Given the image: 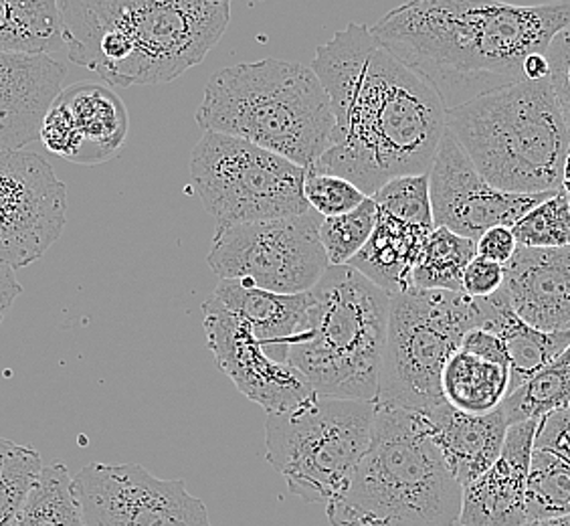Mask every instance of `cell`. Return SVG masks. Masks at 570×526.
<instances>
[{
	"mask_svg": "<svg viewBox=\"0 0 570 526\" xmlns=\"http://www.w3.org/2000/svg\"><path fill=\"white\" fill-rule=\"evenodd\" d=\"M309 67L334 114L328 150L309 168L351 181L366 197L396 176L428 175L448 110L371 29L346 25L320 45Z\"/></svg>",
	"mask_w": 570,
	"mask_h": 526,
	"instance_id": "cell-1",
	"label": "cell"
},
{
	"mask_svg": "<svg viewBox=\"0 0 570 526\" xmlns=\"http://www.w3.org/2000/svg\"><path fill=\"white\" fill-rule=\"evenodd\" d=\"M569 22L570 0H406L371 31L450 111L522 81L528 57L547 53Z\"/></svg>",
	"mask_w": 570,
	"mask_h": 526,
	"instance_id": "cell-2",
	"label": "cell"
},
{
	"mask_svg": "<svg viewBox=\"0 0 570 526\" xmlns=\"http://www.w3.org/2000/svg\"><path fill=\"white\" fill-rule=\"evenodd\" d=\"M67 57L110 88L168 84L209 56L230 0H57Z\"/></svg>",
	"mask_w": 570,
	"mask_h": 526,
	"instance_id": "cell-3",
	"label": "cell"
},
{
	"mask_svg": "<svg viewBox=\"0 0 570 526\" xmlns=\"http://www.w3.org/2000/svg\"><path fill=\"white\" fill-rule=\"evenodd\" d=\"M461 500L463 486L431 438L428 419L376 406L371 448L326 513L332 526H453Z\"/></svg>",
	"mask_w": 570,
	"mask_h": 526,
	"instance_id": "cell-4",
	"label": "cell"
},
{
	"mask_svg": "<svg viewBox=\"0 0 570 526\" xmlns=\"http://www.w3.org/2000/svg\"><path fill=\"white\" fill-rule=\"evenodd\" d=\"M197 124L309 168L328 150L334 114L312 67L269 57L210 77Z\"/></svg>",
	"mask_w": 570,
	"mask_h": 526,
	"instance_id": "cell-5",
	"label": "cell"
},
{
	"mask_svg": "<svg viewBox=\"0 0 570 526\" xmlns=\"http://www.w3.org/2000/svg\"><path fill=\"white\" fill-rule=\"evenodd\" d=\"M448 130L495 188L562 191L570 132L549 79H522L448 111Z\"/></svg>",
	"mask_w": 570,
	"mask_h": 526,
	"instance_id": "cell-6",
	"label": "cell"
},
{
	"mask_svg": "<svg viewBox=\"0 0 570 526\" xmlns=\"http://www.w3.org/2000/svg\"><path fill=\"white\" fill-rule=\"evenodd\" d=\"M391 294L351 265L324 272L309 306L287 340V364L314 393L376 401Z\"/></svg>",
	"mask_w": 570,
	"mask_h": 526,
	"instance_id": "cell-7",
	"label": "cell"
},
{
	"mask_svg": "<svg viewBox=\"0 0 570 526\" xmlns=\"http://www.w3.org/2000/svg\"><path fill=\"white\" fill-rule=\"evenodd\" d=\"M483 327L480 300L411 285L391 296L376 406L428 413L445 403L441 374L472 329Z\"/></svg>",
	"mask_w": 570,
	"mask_h": 526,
	"instance_id": "cell-8",
	"label": "cell"
},
{
	"mask_svg": "<svg viewBox=\"0 0 570 526\" xmlns=\"http://www.w3.org/2000/svg\"><path fill=\"white\" fill-rule=\"evenodd\" d=\"M374 417V401L318 393L294 409L267 413V461L299 500L328 505L346 490L371 448Z\"/></svg>",
	"mask_w": 570,
	"mask_h": 526,
	"instance_id": "cell-9",
	"label": "cell"
},
{
	"mask_svg": "<svg viewBox=\"0 0 570 526\" xmlns=\"http://www.w3.org/2000/svg\"><path fill=\"white\" fill-rule=\"evenodd\" d=\"M306 168L235 136L203 132L190 183L217 230L304 215Z\"/></svg>",
	"mask_w": 570,
	"mask_h": 526,
	"instance_id": "cell-10",
	"label": "cell"
},
{
	"mask_svg": "<svg viewBox=\"0 0 570 526\" xmlns=\"http://www.w3.org/2000/svg\"><path fill=\"white\" fill-rule=\"evenodd\" d=\"M316 211L215 231L210 272L275 294H306L328 270Z\"/></svg>",
	"mask_w": 570,
	"mask_h": 526,
	"instance_id": "cell-11",
	"label": "cell"
},
{
	"mask_svg": "<svg viewBox=\"0 0 570 526\" xmlns=\"http://www.w3.org/2000/svg\"><path fill=\"white\" fill-rule=\"evenodd\" d=\"M83 526H210L185 480H163L140 464H88L73 476Z\"/></svg>",
	"mask_w": 570,
	"mask_h": 526,
	"instance_id": "cell-12",
	"label": "cell"
},
{
	"mask_svg": "<svg viewBox=\"0 0 570 526\" xmlns=\"http://www.w3.org/2000/svg\"><path fill=\"white\" fill-rule=\"evenodd\" d=\"M67 223V187L37 154L0 150V263L12 270L43 257Z\"/></svg>",
	"mask_w": 570,
	"mask_h": 526,
	"instance_id": "cell-13",
	"label": "cell"
},
{
	"mask_svg": "<svg viewBox=\"0 0 570 526\" xmlns=\"http://www.w3.org/2000/svg\"><path fill=\"white\" fill-rule=\"evenodd\" d=\"M429 195L435 227H448L478 242L498 225L514 227L530 208L554 193L520 195L495 188L475 168L458 138L445 130L429 168Z\"/></svg>",
	"mask_w": 570,
	"mask_h": 526,
	"instance_id": "cell-14",
	"label": "cell"
},
{
	"mask_svg": "<svg viewBox=\"0 0 570 526\" xmlns=\"http://www.w3.org/2000/svg\"><path fill=\"white\" fill-rule=\"evenodd\" d=\"M203 314L207 344L219 371L249 401L264 407L267 413H277L302 406L316 394L304 374L287 362L274 361L252 327L220 308L213 298L203 304Z\"/></svg>",
	"mask_w": 570,
	"mask_h": 526,
	"instance_id": "cell-15",
	"label": "cell"
},
{
	"mask_svg": "<svg viewBox=\"0 0 570 526\" xmlns=\"http://www.w3.org/2000/svg\"><path fill=\"white\" fill-rule=\"evenodd\" d=\"M128 128V110L114 88L83 81L59 91L45 111L39 140L69 163L101 165L120 153Z\"/></svg>",
	"mask_w": 570,
	"mask_h": 526,
	"instance_id": "cell-16",
	"label": "cell"
},
{
	"mask_svg": "<svg viewBox=\"0 0 570 526\" xmlns=\"http://www.w3.org/2000/svg\"><path fill=\"white\" fill-rule=\"evenodd\" d=\"M538 419L508 428L500 458L463 486L461 526L527 525V484Z\"/></svg>",
	"mask_w": 570,
	"mask_h": 526,
	"instance_id": "cell-17",
	"label": "cell"
},
{
	"mask_svg": "<svg viewBox=\"0 0 570 526\" xmlns=\"http://www.w3.org/2000/svg\"><path fill=\"white\" fill-rule=\"evenodd\" d=\"M502 290L520 320L547 332L570 330V245L515 247Z\"/></svg>",
	"mask_w": 570,
	"mask_h": 526,
	"instance_id": "cell-18",
	"label": "cell"
},
{
	"mask_svg": "<svg viewBox=\"0 0 570 526\" xmlns=\"http://www.w3.org/2000/svg\"><path fill=\"white\" fill-rule=\"evenodd\" d=\"M66 74L53 57L0 53V150H22L39 138Z\"/></svg>",
	"mask_w": 570,
	"mask_h": 526,
	"instance_id": "cell-19",
	"label": "cell"
},
{
	"mask_svg": "<svg viewBox=\"0 0 570 526\" xmlns=\"http://www.w3.org/2000/svg\"><path fill=\"white\" fill-rule=\"evenodd\" d=\"M421 416L428 419L429 434L461 486L480 478L500 458L510 428L502 407L473 416L445 401Z\"/></svg>",
	"mask_w": 570,
	"mask_h": 526,
	"instance_id": "cell-20",
	"label": "cell"
},
{
	"mask_svg": "<svg viewBox=\"0 0 570 526\" xmlns=\"http://www.w3.org/2000/svg\"><path fill=\"white\" fill-rule=\"evenodd\" d=\"M213 300L252 327L265 352L277 362H287V340L294 337L309 306L306 294H275L237 280H219Z\"/></svg>",
	"mask_w": 570,
	"mask_h": 526,
	"instance_id": "cell-21",
	"label": "cell"
},
{
	"mask_svg": "<svg viewBox=\"0 0 570 526\" xmlns=\"http://www.w3.org/2000/svg\"><path fill=\"white\" fill-rule=\"evenodd\" d=\"M431 231L379 211L371 240L348 265L395 296L413 285V270Z\"/></svg>",
	"mask_w": 570,
	"mask_h": 526,
	"instance_id": "cell-22",
	"label": "cell"
},
{
	"mask_svg": "<svg viewBox=\"0 0 570 526\" xmlns=\"http://www.w3.org/2000/svg\"><path fill=\"white\" fill-rule=\"evenodd\" d=\"M483 310V329L494 330L504 340L510 361V391L527 383L530 377L554 361L570 344V330L547 332L527 324L515 314L504 290L480 300Z\"/></svg>",
	"mask_w": 570,
	"mask_h": 526,
	"instance_id": "cell-23",
	"label": "cell"
},
{
	"mask_svg": "<svg viewBox=\"0 0 570 526\" xmlns=\"http://www.w3.org/2000/svg\"><path fill=\"white\" fill-rule=\"evenodd\" d=\"M441 393L463 413H490L510 393V367L458 349L441 374Z\"/></svg>",
	"mask_w": 570,
	"mask_h": 526,
	"instance_id": "cell-24",
	"label": "cell"
},
{
	"mask_svg": "<svg viewBox=\"0 0 570 526\" xmlns=\"http://www.w3.org/2000/svg\"><path fill=\"white\" fill-rule=\"evenodd\" d=\"M61 49L57 0H0V53L53 57Z\"/></svg>",
	"mask_w": 570,
	"mask_h": 526,
	"instance_id": "cell-25",
	"label": "cell"
},
{
	"mask_svg": "<svg viewBox=\"0 0 570 526\" xmlns=\"http://www.w3.org/2000/svg\"><path fill=\"white\" fill-rule=\"evenodd\" d=\"M500 407L508 419V426L569 409L570 344L554 361L530 377L527 383L510 391Z\"/></svg>",
	"mask_w": 570,
	"mask_h": 526,
	"instance_id": "cell-26",
	"label": "cell"
},
{
	"mask_svg": "<svg viewBox=\"0 0 570 526\" xmlns=\"http://www.w3.org/2000/svg\"><path fill=\"white\" fill-rule=\"evenodd\" d=\"M12 526H83L73 476L66 464L43 466L39 483L35 484Z\"/></svg>",
	"mask_w": 570,
	"mask_h": 526,
	"instance_id": "cell-27",
	"label": "cell"
},
{
	"mask_svg": "<svg viewBox=\"0 0 570 526\" xmlns=\"http://www.w3.org/2000/svg\"><path fill=\"white\" fill-rule=\"evenodd\" d=\"M478 255L475 242L448 227H435L413 270V285L423 290L461 292V280L468 263Z\"/></svg>",
	"mask_w": 570,
	"mask_h": 526,
	"instance_id": "cell-28",
	"label": "cell"
},
{
	"mask_svg": "<svg viewBox=\"0 0 570 526\" xmlns=\"http://www.w3.org/2000/svg\"><path fill=\"white\" fill-rule=\"evenodd\" d=\"M564 516H570V461L534 448L527 484L528 523Z\"/></svg>",
	"mask_w": 570,
	"mask_h": 526,
	"instance_id": "cell-29",
	"label": "cell"
},
{
	"mask_svg": "<svg viewBox=\"0 0 570 526\" xmlns=\"http://www.w3.org/2000/svg\"><path fill=\"white\" fill-rule=\"evenodd\" d=\"M43 471L41 454L0 438V526H12Z\"/></svg>",
	"mask_w": 570,
	"mask_h": 526,
	"instance_id": "cell-30",
	"label": "cell"
},
{
	"mask_svg": "<svg viewBox=\"0 0 570 526\" xmlns=\"http://www.w3.org/2000/svg\"><path fill=\"white\" fill-rule=\"evenodd\" d=\"M379 217V207L373 197H366L361 205L344 215L322 217L320 243L326 252L332 267L348 265L352 257L361 252L373 235Z\"/></svg>",
	"mask_w": 570,
	"mask_h": 526,
	"instance_id": "cell-31",
	"label": "cell"
},
{
	"mask_svg": "<svg viewBox=\"0 0 570 526\" xmlns=\"http://www.w3.org/2000/svg\"><path fill=\"white\" fill-rule=\"evenodd\" d=\"M515 243L522 247H567L570 245V201L564 191L530 208L514 227Z\"/></svg>",
	"mask_w": 570,
	"mask_h": 526,
	"instance_id": "cell-32",
	"label": "cell"
},
{
	"mask_svg": "<svg viewBox=\"0 0 570 526\" xmlns=\"http://www.w3.org/2000/svg\"><path fill=\"white\" fill-rule=\"evenodd\" d=\"M379 211L395 220L435 230L428 175L396 176L373 195Z\"/></svg>",
	"mask_w": 570,
	"mask_h": 526,
	"instance_id": "cell-33",
	"label": "cell"
},
{
	"mask_svg": "<svg viewBox=\"0 0 570 526\" xmlns=\"http://www.w3.org/2000/svg\"><path fill=\"white\" fill-rule=\"evenodd\" d=\"M304 197L309 208L316 211L320 217H336L358 207L366 195L342 176L306 168Z\"/></svg>",
	"mask_w": 570,
	"mask_h": 526,
	"instance_id": "cell-34",
	"label": "cell"
},
{
	"mask_svg": "<svg viewBox=\"0 0 570 526\" xmlns=\"http://www.w3.org/2000/svg\"><path fill=\"white\" fill-rule=\"evenodd\" d=\"M547 59L550 86L570 132V22L550 41Z\"/></svg>",
	"mask_w": 570,
	"mask_h": 526,
	"instance_id": "cell-35",
	"label": "cell"
},
{
	"mask_svg": "<svg viewBox=\"0 0 570 526\" xmlns=\"http://www.w3.org/2000/svg\"><path fill=\"white\" fill-rule=\"evenodd\" d=\"M505 280V267L500 263L485 260L482 255H475L472 262L468 263L463 280H461V292L473 300H482L498 294L502 290Z\"/></svg>",
	"mask_w": 570,
	"mask_h": 526,
	"instance_id": "cell-36",
	"label": "cell"
},
{
	"mask_svg": "<svg viewBox=\"0 0 570 526\" xmlns=\"http://www.w3.org/2000/svg\"><path fill=\"white\" fill-rule=\"evenodd\" d=\"M534 448L570 461V407L538 419Z\"/></svg>",
	"mask_w": 570,
	"mask_h": 526,
	"instance_id": "cell-37",
	"label": "cell"
},
{
	"mask_svg": "<svg viewBox=\"0 0 570 526\" xmlns=\"http://www.w3.org/2000/svg\"><path fill=\"white\" fill-rule=\"evenodd\" d=\"M515 247H518V243H515L512 227H505V225H498V227L485 231L482 237L475 242L478 255L500 263V265H505L514 257Z\"/></svg>",
	"mask_w": 570,
	"mask_h": 526,
	"instance_id": "cell-38",
	"label": "cell"
},
{
	"mask_svg": "<svg viewBox=\"0 0 570 526\" xmlns=\"http://www.w3.org/2000/svg\"><path fill=\"white\" fill-rule=\"evenodd\" d=\"M460 349L473 352V354L488 359V361L500 362V364L510 367L504 340L500 339L494 330L483 329V327L470 330L461 340Z\"/></svg>",
	"mask_w": 570,
	"mask_h": 526,
	"instance_id": "cell-39",
	"label": "cell"
},
{
	"mask_svg": "<svg viewBox=\"0 0 570 526\" xmlns=\"http://www.w3.org/2000/svg\"><path fill=\"white\" fill-rule=\"evenodd\" d=\"M22 288L17 282L14 270L0 263V322L7 316V312L11 310L14 300L21 296Z\"/></svg>",
	"mask_w": 570,
	"mask_h": 526,
	"instance_id": "cell-40",
	"label": "cell"
},
{
	"mask_svg": "<svg viewBox=\"0 0 570 526\" xmlns=\"http://www.w3.org/2000/svg\"><path fill=\"white\" fill-rule=\"evenodd\" d=\"M549 59L547 53H534L524 61V79L530 81H542L549 79Z\"/></svg>",
	"mask_w": 570,
	"mask_h": 526,
	"instance_id": "cell-41",
	"label": "cell"
},
{
	"mask_svg": "<svg viewBox=\"0 0 570 526\" xmlns=\"http://www.w3.org/2000/svg\"><path fill=\"white\" fill-rule=\"evenodd\" d=\"M560 188L570 197V146L567 158H564V166H562V183H560Z\"/></svg>",
	"mask_w": 570,
	"mask_h": 526,
	"instance_id": "cell-42",
	"label": "cell"
},
{
	"mask_svg": "<svg viewBox=\"0 0 570 526\" xmlns=\"http://www.w3.org/2000/svg\"><path fill=\"white\" fill-rule=\"evenodd\" d=\"M522 526H570V516L564 518H554V520H538V523H527Z\"/></svg>",
	"mask_w": 570,
	"mask_h": 526,
	"instance_id": "cell-43",
	"label": "cell"
},
{
	"mask_svg": "<svg viewBox=\"0 0 570 526\" xmlns=\"http://www.w3.org/2000/svg\"><path fill=\"white\" fill-rule=\"evenodd\" d=\"M569 201H570V197H569Z\"/></svg>",
	"mask_w": 570,
	"mask_h": 526,
	"instance_id": "cell-44",
	"label": "cell"
}]
</instances>
